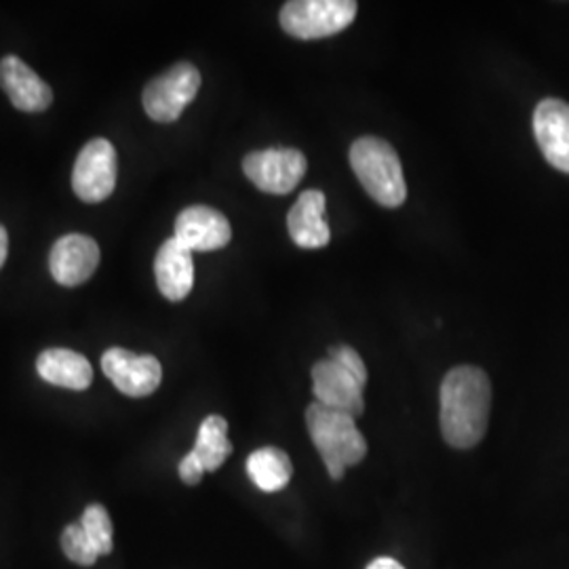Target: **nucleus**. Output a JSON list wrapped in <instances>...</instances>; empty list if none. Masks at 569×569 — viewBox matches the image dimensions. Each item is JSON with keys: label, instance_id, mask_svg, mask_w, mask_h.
I'll return each mask as SVG.
<instances>
[{"label": "nucleus", "instance_id": "nucleus-4", "mask_svg": "<svg viewBox=\"0 0 569 569\" xmlns=\"http://www.w3.org/2000/svg\"><path fill=\"white\" fill-rule=\"evenodd\" d=\"M350 167L376 203L397 209L406 203L407 183L397 150L380 138H361L350 148Z\"/></svg>", "mask_w": 569, "mask_h": 569}, {"label": "nucleus", "instance_id": "nucleus-14", "mask_svg": "<svg viewBox=\"0 0 569 569\" xmlns=\"http://www.w3.org/2000/svg\"><path fill=\"white\" fill-rule=\"evenodd\" d=\"M287 230L291 241L302 249H321L331 239L326 222V194L306 190L287 213Z\"/></svg>", "mask_w": 569, "mask_h": 569}, {"label": "nucleus", "instance_id": "nucleus-20", "mask_svg": "<svg viewBox=\"0 0 569 569\" xmlns=\"http://www.w3.org/2000/svg\"><path fill=\"white\" fill-rule=\"evenodd\" d=\"M61 550L72 563L81 568H91L100 557L82 531L81 523H72L61 531Z\"/></svg>", "mask_w": 569, "mask_h": 569}, {"label": "nucleus", "instance_id": "nucleus-8", "mask_svg": "<svg viewBox=\"0 0 569 569\" xmlns=\"http://www.w3.org/2000/svg\"><path fill=\"white\" fill-rule=\"evenodd\" d=\"M119 163H117V150L114 146L98 138L82 146L74 171H72V188L74 194L82 203H102L114 188H117Z\"/></svg>", "mask_w": 569, "mask_h": 569}, {"label": "nucleus", "instance_id": "nucleus-11", "mask_svg": "<svg viewBox=\"0 0 569 569\" xmlns=\"http://www.w3.org/2000/svg\"><path fill=\"white\" fill-rule=\"evenodd\" d=\"M533 136L545 159L569 173V103L549 98L533 110Z\"/></svg>", "mask_w": 569, "mask_h": 569}, {"label": "nucleus", "instance_id": "nucleus-21", "mask_svg": "<svg viewBox=\"0 0 569 569\" xmlns=\"http://www.w3.org/2000/svg\"><path fill=\"white\" fill-rule=\"evenodd\" d=\"M178 472H180V479H182L186 486H197V483H201V479H203L204 468L201 462H199V458L190 451V453H186L182 458V462H180V467H178Z\"/></svg>", "mask_w": 569, "mask_h": 569}, {"label": "nucleus", "instance_id": "nucleus-6", "mask_svg": "<svg viewBox=\"0 0 569 569\" xmlns=\"http://www.w3.org/2000/svg\"><path fill=\"white\" fill-rule=\"evenodd\" d=\"M199 89L201 72L197 66L180 61L143 87V110L152 121H178L183 108L197 98Z\"/></svg>", "mask_w": 569, "mask_h": 569}, {"label": "nucleus", "instance_id": "nucleus-2", "mask_svg": "<svg viewBox=\"0 0 569 569\" xmlns=\"http://www.w3.org/2000/svg\"><path fill=\"white\" fill-rule=\"evenodd\" d=\"M366 363L361 355L350 346L329 348V359L317 361L312 367V392L317 403L345 411L355 420L366 411Z\"/></svg>", "mask_w": 569, "mask_h": 569}, {"label": "nucleus", "instance_id": "nucleus-15", "mask_svg": "<svg viewBox=\"0 0 569 569\" xmlns=\"http://www.w3.org/2000/svg\"><path fill=\"white\" fill-rule=\"evenodd\" d=\"M154 277L159 291L169 302H182L194 284L192 251L178 239H167L154 258Z\"/></svg>", "mask_w": 569, "mask_h": 569}, {"label": "nucleus", "instance_id": "nucleus-9", "mask_svg": "<svg viewBox=\"0 0 569 569\" xmlns=\"http://www.w3.org/2000/svg\"><path fill=\"white\" fill-rule=\"evenodd\" d=\"M106 378L121 390L122 395L142 399L161 387L163 367L152 355H133L124 348H110L102 357Z\"/></svg>", "mask_w": 569, "mask_h": 569}, {"label": "nucleus", "instance_id": "nucleus-10", "mask_svg": "<svg viewBox=\"0 0 569 569\" xmlns=\"http://www.w3.org/2000/svg\"><path fill=\"white\" fill-rule=\"evenodd\" d=\"M100 244L87 234H66L49 253V270L63 287L87 283L100 266Z\"/></svg>", "mask_w": 569, "mask_h": 569}, {"label": "nucleus", "instance_id": "nucleus-3", "mask_svg": "<svg viewBox=\"0 0 569 569\" xmlns=\"http://www.w3.org/2000/svg\"><path fill=\"white\" fill-rule=\"evenodd\" d=\"M306 427L333 481H340L346 468L359 465L367 456L366 437L357 428V420L345 411L315 401L306 409Z\"/></svg>", "mask_w": 569, "mask_h": 569}, {"label": "nucleus", "instance_id": "nucleus-22", "mask_svg": "<svg viewBox=\"0 0 569 569\" xmlns=\"http://www.w3.org/2000/svg\"><path fill=\"white\" fill-rule=\"evenodd\" d=\"M367 569H406L397 559H392V557H380V559H376V561H371Z\"/></svg>", "mask_w": 569, "mask_h": 569}, {"label": "nucleus", "instance_id": "nucleus-23", "mask_svg": "<svg viewBox=\"0 0 569 569\" xmlns=\"http://www.w3.org/2000/svg\"><path fill=\"white\" fill-rule=\"evenodd\" d=\"M7 253H9V234L4 226H0V268L7 262Z\"/></svg>", "mask_w": 569, "mask_h": 569}, {"label": "nucleus", "instance_id": "nucleus-5", "mask_svg": "<svg viewBox=\"0 0 569 569\" xmlns=\"http://www.w3.org/2000/svg\"><path fill=\"white\" fill-rule=\"evenodd\" d=\"M355 0H291L281 9V28L300 41H317L340 34L357 18Z\"/></svg>", "mask_w": 569, "mask_h": 569}, {"label": "nucleus", "instance_id": "nucleus-19", "mask_svg": "<svg viewBox=\"0 0 569 569\" xmlns=\"http://www.w3.org/2000/svg\"><path fill=\"white\" fill-rule=\"evenodd\" d=\"M82 531L87 533L89 542L93 545L96 552L103 557L110 555L114 549V540H112V521L108 510L103 509L102 505H91L82 512L81 521Z\"/></svg>", "mask_w": 569, "mask_h": 569}, {"label": "nucleus", "instance_id": "nucleus-17", "mask_svg": "<svg viewBox=\"0 0 569 569\" xmlns=\"http://www.w3.org/2000/svg\"><path fill=\"white\" fill-rule=\"evenodd\" d=\"M247 475L262 491H281L291 481L293 467L283 449H256L247 458Z\"/></svg>", "mask_w": 569, "mask_h": 569}, {"label": "nucleus", "instance_id": "nucleus-7", "mask_svg": "<svg viewBox=\"0 0 569 569\" xmlns=\"http://www.w3.org/2000/svg\"><path fill=\"white\" fill-rule=\"evenodd\" d=\"M308 161L298 148H266L243 159L244 176L266 194H289L302 182Z\"/></svg>", "mask_w": 569, "mask_h": 569}, {"label": "nucleus", "instance_id": "nucleus-16", "mask_svg": "<svg viewBox=\"0 0 569 569\" xmlns=\"http://www.w3.org/2000/svg\"><path fill=\"white\" fill-rule=\"evenodd\" d=\"M37 371L44 382L68 390H87L93 382V367L74 350L49 348L37 359Z\"/></svg>", "mask_w": 569, "mask_h": 569}, {"label": "nucleus", "instance_id": "nucleus-18", "mask_svg": "<svg viewBox=\"0 0 569 569\" xmlns=\"http://www.w3.org/2000/svg\"><path fill=\"white\" fill-rule=\"evenodd\" d=\"M192 453L203 465L204 472H216L232 453V443L228 439V422L222 416H207L199 428L197 443Z\"/></svg>", "mask_w": 569, "mask_h": 569}, {"label": "nucleus", "instance_id": "nucleus-1", "mask_svg": "<svg viewBox=\"0 0 569 569\" xmlns=\"http://www.w3.org/2000/svg\"><path fill=\"white\" fill-rule=\"evenodd\" d=\"M443 439L451 448L470 449L486 437L491 411V382L479 367L458 366L443 378L439 390Z\"/></svg>", "mask_w": 569, "mask_h": 569}, {"label": "nucleus", "instance_id": "nucleus-12", "mask_svg": "<svg viewBox=\"0 0 569 569\" xmlns=\"http://www.w3.org/2000/svg\"><path fill=\"white\" fill-rule=\"evenodd\" d=\"M173 239H178L190 251H216L230 243L232 228L220 211L204 204H194L178 216Z\"/></svg>", "mask_w": 569, "mask_h": 569}, {"label": "nucleus", "instance_id": "nucleus-13", "mask_svg": "<svg viewBox=\"0 0 569 569\" xmlns=\"http://www.w3.org/2000/svg\"><path fill=\"white\" fill-rule=\"evenodd\" d=\"M0 87L21 112H42L53 102L51 87L16 56L0 60Z\"/></svg>", "mask_w": 569, "mask_h": 569}]
</instances>
